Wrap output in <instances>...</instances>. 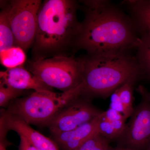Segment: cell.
Masks as SVG:
<instances>
[{"label": "cell", "instance_id": "obj_1", "mask_svg": "<svg viewBox=\"0 0 150 150\" xmlns=\"http://www.w3.org/2000/svg\"><path fill=\"white\" fill-rule=\"evenodd\" d=\"M84 14L77 44L88 55L128 51L140 36L132 19L107 1H81Z\"/></svg>", "mask_w": 150, "mask_h": 150}, {"label": "cell", "instance_id": "obj_2", "mask_svg": "<svg viewBox=\"0 0 150 150\" xmlns=\"http://www.w3.org/2000/svg\"><path fill=\"white\" fill-rule=\"evenodd\" d=\"M74 0H45L38 13L37 30L31 49L32 60L75 56L81 29Z\"/></svg>", "mask_w": 150, "mask_h": 150}, {"label": "cell", "instance_id": "obj_3", "mask_svg": "<svg viewBox=\"0 0 150 150\" xmlns=\"http://www.w3.org/2000/svg\"><path fill=\"white\" fill-rule=\"evenodd\" d=\"M128 51L83 56L84 94L106 96L143 75L137 57Z\"/></svg>", "mask_w": 150, "mask_h": 150}, {"label": "cell", "instance_id": "obj_4", "mask_svg": "<svg viewBox=\"0 0 150 150\" xmlns=\"http://www.w3.org/2000/svg\"><path fill=\"white\" fill-rule=\"evenodd\" d=\"M84 92L83 82L62 93L50 91H34L16 100L11 113L28 124L47 125L59 111L76 100Z\"/></svg>", "mask_w": 150, "mask_h": 150}, {"label": "cell", "instance_id": "obj_5", "mask_svg": "<svg viewBox=\"0 0 150 150\" xmlns=\"http://www.w3.org/2000/svg\"><path fill=\"white\" fill-rule=\"evenodd\" d=\"M26 69L49 87L63 92L77 86L83 82V56H56L25 63Z\"/></svg>", "mask_w": 150, "mask_h": 150}, {"label": "cell", "instance_id": "obj_6", "mask_svg": "<svg viewBox=\"0 0 150 150\" xmlns=\"http://www.w3.org/2000/svg\"><path fill=\"white\" fill-rule=\"evenodd\" d=\"M15 46L25 52L32 47L37 27L40 0L6 1Z\"/></svg>", "mask_w": 150, "mask_h": 150}, {"label": "cell", "instance_id": "obj_7", "mask_svg": "<svg viewBox=\"0 0 150 150\" xmlns=\"http://www.w3.org/2000/svg\"><path fill=\"white\" fill-rule=\"evenodd\" d=\"M76 100L59 111L47 124L54 135L76 129L101 113L88 103Z\"/></svg>", "mask_w": 150, "mask_h": 150}, {"label": "cell", "instance_id": "obj_8", "mask_svg": "<svg viewBox=\"0 0 150 150\" xmlns=\"http://www.w3.org/2000/svg\"><path fill=\"white\" fill-rule=\"evenodd\" d=\"M142 99L123 133L126 144L138 149L150 145V101Z\"/></svg>", "mask_w": 150, "mask_h": 150}, {"label": "cell", "instance_id": "obj_9", "mask_svg": "<svg viewBox=\"0 0 150 150\" xmlns=\"http://www.w3.org/2000/svg\"><path fill=\"white\" fill-rule=\"evenodd\" d=\"M2 126L7 130L16 131L24 137L39 150H59L57 144L31 128L21 118L11 113L6 114L1 119Z\"/></svg>", "mask_w": 150, "mask_h": 150}, {"label": "cell", "instance_id": "obj_10", "mask_svg": "<svg viewBox=\"0 0 150 150\" xmlns=\"http://www.w3.org/2000/svg\"><path fill=\"white\" fill-rule=\"evenodd\" d=\"M0 78V84L16 89L52 91V88L38 79L23 66L1 71Z\"/></svg>", "mask_w": 150, "mask_h": 150}, {"label": "cell", "instance_id": "obj_11", "mask_svg": "<svg viewBox=\"0 0 150 150\" xmlns=\"http://www.w3.org/2000/svg\"><path fill=\"white\" fill-rule=\"evenodd\" d=\"M101 113L93 120L76 129L55 134L54 139L56 143L64 150H76L86 140L98 133V124L101 117Z\"/></svg>", "mask_w": 150, "mask_h": 150}, {"label": "cell", "instance_id": "obj_12", "mask_svg": "<svg viewBox=\"0 0 150 150\" xmlns=\"http://www.w3.org/2000/svg\"><path fill=\"white\" fill-rule=\"evenodd\" d=\"M127 1L138 32L140 35L150 34V0Z\"/></svg>", "mask_w": 150, "mask_h": 150}, {"label": "cell", "instance_id": "obj_13", "mask_svg": "<svg viewBox=\"0 0 150 150\" xmlns=\"http://www.w3.org/2000/svg\"><path fill=\"white\" fill-rule=\"evenodd\" d=\"M0 52L15 46L14 38L9 18L6 1H1Z\"/></svg>", "mask_w": 150, "mask_h": 150}, {"label": "cell", "instance_id": "obj_14", "mask_svg": "<svg viewBox=\"0 0 150 150\" xmlns=\"http://www.w3.org/2000/svg\"><path fill=\"white\" fill-rule=\"evenodd\" d=\"M136 48V57L143 74L150 79V34L140 35Z\"/></svg>", "mask_w": 150, "mask_h": 150}, {"label": "cell", "instance_id": "obj_15", "mask_svg": "<svg viewBox=\"0 0 150 150\" xmlns=\"http://www.w3.org/2000/svg\"><path fill=\"white\" fill-rule=\"evenodd\" d=\"M26 60L25 52L20 47L13 46L0 52L1 64L7 69L23 66Z\"/></svg>", "mask_w": 150, "mask_h": 150}, {"label": "cell", "instance_id": "obj_16", "mask_svg": "<svg viewBox=\"0 0 150 150\" xmlns=\"http://www.w3.org/2000/svg\"><path fill=\"white\" fill-rule=\"evenodd\" d=\"M134 83H124L116 89L125 110V118L131 117L134 112L133 106V85Z\"/></svg>", "mask_w": 150, "mask_h": 150}, {"label": "cell", "instance_id": "obj_17", "mask_svg": "<svg viewBox=\"0 0 150 150\" xmlns=\"http://www.w3.org/2000/svg\"><path fill=\"white\" fill-rule=\"evenodd\" d=\"M76 150H110L108 139L97 133L83 143Z\"/></svg>", "mask_w": 150, "mask_h": 150}, {"label": "cell", "instance_id": "obj_18", "mask_svg": "<svg viewBox=\"0 0 150 150\" xmlns=\"http://www.w3.org/2000/svg\"><path fill=\"white\" fill-rule=\"evenodd\" d=\"M24 91L6 86L0 84V105L4 106L12 99L21 95Z\"/></svg>", "mask_w": 150, "mask_h": 150}, {"label": "cell", "instance_id": "obj_19", "mask_svg": "<svg viewBox=\"0 0 150 150\" xmlns=\"http://www.w3.org/2000/svg\"><path fill=\"white\" fill-rule=\"evenodd\" d=\"M101 113V117L98 124V133L107 139H113L118 137V135L113 129L111 123L103 119Z\"/></svg>", "mask_w": 150, "mask_h": 150}, {"label": "cell", "instance_id": "obj_20", "mask_svg": "<svg viewBox=\"0 0 150 150\" xmlns=\"http://www.w3.org/2000/svg\"><path fill=\"white\" fill-rule=\"evenodd\" d=\"M109 108L120 112L125 118V109L119 97L117 89L115 90V91L111 94Z\"/></svg>", "mask_w": 150, "mask_h": 150}, {"label": "cell", "instance_id": "obj_21", "mask_svg": "<svg viewBox=\"0 0 150 150\" xmlns=\"http://www.w3.org/2000/svg\"><path fill=\"white\" fill-rule=\"evenodd\" d=\"M101 115L103 119L110 122L122 119L126 120L122 114L110 108L106 111L102 112Z\"/></svg>", "mask_w": 150, "mask_h": 150}, {"label": "cell", "instance_id": "obj_22", "mask_svg": "<svg viewBox=\"0 0 150 150\" xmlns=\"http://www.w3.org/2000/svg\"><path fill=\"white\" fill-rule=\"evenodd\" d=\"M126 121L125 119H122L110 122L118 136L122 135L124 133L126 128Z\"/></svg>", "mask_w": 150, "mask_h": 150}, {"label": "cell", "instance_id": "obj_23", "mask_svg": "<svg viewBox=\"0 0 150 150\" xmlns=\"http://www.w3.org/2000/svg\"><path fill=\"white\" fill-rule=\"evenodd\" d=\"M20 139L19 150H39L30 144L24 137L20 136Z\"/></svg>", "mask_w": 150, "mask_h": 150}, {"label": "cell", "instance_id": "obj_24", "mask_svg": "<svg viewBox=\"0 0 150 150\" xmlns=\"http://www.w3.org/2000/svg\"><path fill=\"white\" fill-rule=\"evenodd\" d=\"M137 91L142 96V98L150 101V92L142 86H140L137 88Z\"/></svg>", "mask_w": 150, "mask_h": 150}, {"label": "cell", "instance_id": "obj_25", "mask_svg": "<svg viewBox=\"0 0 150 150\" xmlns=\"http://www.w3.org/2000/svg\"><path fill=\"white\" fill-rule=\"evenodd\" d=\"M0 150H6L5 145L4 144L3 142H1V144H0Z\"/></svg>", "mask_w": 150, "mask_h": 150}, {"label": "cell", "instance_id": "obj_26", "mask_svg": "<svg viewBox=\"0 0 150 150\" xmlns=\"http://www.w3.org/2000/svg\"><path fill=\"white\" fill-rule=\"evenodd\" d=\"M148 150H150V145L149 146V149H148Z\"/></svg>", "mask_w": 150, "mask_h": 150}]
</instances>
